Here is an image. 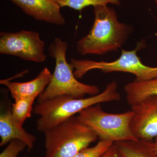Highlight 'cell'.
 I'll list each match as a JSON object with an SVG mask.
<instances>
[{"mask_svg": "<svg viewBox=\"0 0 157 157\" xmlns=\"http://www.w3.org/2000/svg\"><path fill=\"white\" fill-rule=\"evenodd\" d=\"M25 14L34 19L52 24L64 25L66 21L60 7L53 0H10Z\"/></svg>", "mask_w": 157, "mask_h": 157, "instance_id": "cell-9", "label": "cell"}, {"mask_svg": "<svg viewBox=\"0 0 157 157\" xmlns=\"http://www.w3.org/2000/svg\"><path fill=\"white\" fill-rule=\"evenodd\" d=\"M145 42L142 40L138 42L133 50L122 49L120 57L114 61L97 62L89 59H71L70 64L74 69L76 78H81L89 71L101 70L105 73L113 72H124L135 76L134 81L143 82L157 78V67H148L144 64L137 56L138 51L145 48Z\"/></svg>", "mask_w": 157, "mask_h": 157, "instance_id": "cell-6", "label": "cell"}, {"mask_svg": "<svg viewBox=\"0 0 157 157\" xmlns=\"http://www.w3.org/2000/svg\"><path fill=\"white\" fill-rule=\"evenodd\" d=\"M1 108L0 146H4L11 140L18 139L25 144L29 151L33 149L36 142V137L15 122L11 113V107L9 106L4 109Z\"/></svg>", "mask_w": 157, "mask_h": 157, "instance_id": "cell-11", "label": "cell"}, {"mask_svg": "<svg viewBox=\"0 0 157 157\" xmlns=\"http://www.w3.org/2000/svg\"><path fill=\"white\" fill-rule=\"evenodd\" d=\"M113 144L111 141L99 140L95 146L83 149L73 157H101Z\"/></svg>", "mask_w": 157, "mask_h": 157, "instance_id": "cell-16", "label": "cell"}, {"mask_svg": "<svg viewBox=\"0 0 157 157\" xmlns=\"http://www.w3.org/2000/svg\"><path fill=\"white\" fill-rule=\"evenodd\" d=\"M27 147L24 142L18 139H14L9 142L8 146L0 154V157H17L20 153Z\"/></svg>", "mask_w": 157, "mask_h": 157, "instance_id": "cell-17", "label": "cell"}, {"mask_svg": "<svg viewBox=\"0 0 157 157\" xmlns=\"http://www.w3.org/2000/svg\"><path fill=\"white\" fill-rule=\"evenodd\" d=\"M68 47L67 42L59 38H55L48 47L49 56L55 60V68L49 84L38 97L37 102L61 96L81 98L86 95L92 96L99 94L100 89L97 86L84 84L77 80L73 67L67 61Z\"/></svg>", "mask_w": 157, "mask_h": 157, "instance_id": "cell-3", "label": "cell"}, {"mask_svg": "<svg viewBox=\"0 0 157 157\" xmlns=\"http://www.w3.org/2000/svg\"><path fill=\"white\" fill-rule=\"evenodd\" d=\"M60 8L68 7L74 10L81 11L90 6H107L109 4L120 5L121 0H53Z\"/></svg>", "mask_w": 157, "mask_h": 157, "instance_id": "cell-15", "label": "cell"}, {"mask_svg": "<svg viewBox=\"0 0 157 157\" xmlns=\"http://www.w3.org/2000/svg\"><path fill=\"white\" fill-rule=\"evenodd\" d=\"M101 157H124L119 149L113 144L108 151Z\"/></svg>", "mask_w": 157, "mask_h": 157, "instance_id": "cell-18", "label": "cell"}, {"mask_svg": "<svg viewBox=\"0 0 157 157\" xmlns=\"http://www.w3.org/2000/svg\"><path fill=\"white\" fill-rule=\"evenodd\" d=\"M45 43L33 31L0 33V53L17 56L26 61L42 63L46 59Z\"/></svg>", "mask_w": 157, "mask_h": 157, "instance_id": "cell-7", "label": "cell"}, {"mask_svg": "<svg viewBox=\"0 0 157 157\" xmlns=\"http://www.w3.org/2000/svg\"><path fill=\"white\" fill-rule=\"evenodd\" d=\"M95 18L89 33L76 44L82 56L104 55L116 51L124 44L132 31L131 26L119 21L114 9L107 6L94 7Z\"/></svg>", "mask_w": 157, "mask_h": 157, "instance_id": "cell-1", "label": "cell"}, {"mask_svg": "<svg viewBox=\"0 0 157 157\" xmlns=\"http://www.w3.org/2000/svg\"><path fill=\"white\" fill-rule=\"evenodd\" d=\"M153 147L154 150L157 155V137L155 138L153 141Z\"/></svg>", "mask_w": 157, "mask_h": 157, "instance_id": "cell-19", "label": "cell"}, {"mask_svg": "<svg viewBox=\"0 0 157 157\" xmlns=\"http://www.w3.org/2000/svg\"><path fill=\"white\" fill-rule=\"evenodd\" d=\"M45 157H73L98 139L74 115L45 130Z\"/></svg>", "mask_w": 157, "mask_h": 157, "instance_id": "cell-4", "label": "cell"}, {"mask_svg": "<svg viewBox=\"0 0 157 157\" xmlns=\"http://www.w3.org/2000/svg\"><path fill=\"white\" fill-rule=\"evenodd\" d=\"M52 74L45 67L34 79L25 82H14L8 79L0 80V84L9 89L14 100L21 98L38 97L45 90L50 82Z\"/></svg>", "mask_w": 157, "mask_h": 157, "instance_id": "cell-10", "label": "cell"}, {"mask_svg": "<svg viewBox=\"0 0 157 157\" xmlns=\"http://www.w3.org/2000/svg\"><path fill=\"white\" fill-rule=\"evenodd\" d=\"M36 98H21L14 100L11 106V113L17 123L23 127L26 120L31 117L33 104Z\"/></svg>", "mask_w": 157, "mask_h": 157, "instance_id": "cell-14", "label": "cell"}, {"mask_svg": "<svg viewBox=\"0 0 157 157\" xmlns=\"http://www.w3.org/2000/svg\"><path fill=\"white\" fill-rule=\"evenodd\" d=\"M100 104L87 107L77 115L82 123L95 133L99 140L114 144L138 140L130 126L133 115L132 110L120 113H109L104 111Z\"/></svg>", "mask_w": 157, "mask_h": 157, "instance_id": "cell-5", "label": "cell"}, {"mask_svg": "<svg viewBox=\"0 0 157 157\" xmlns=\"http://www.w3.org/2000/svg\"><path fill=\"white\" fill-rule=\"evenodd\" d=\"M155 2L157 6V0H155Z\"/></svg>", "mask_w": 157, "mask_h": 157, "instance_id": "cell-20", "label": "cell"}, {"mask_svg": "<svg viewBox=\"0 0 157 157\" xmlns=\"http://www.w3.org/2000/svg\"><path fill=\"white\" fill-rule=\"evenodd\" d=\"M124 90L127 102L132 106L147 97L157 96V78L143 82H129L125 85Z\"/></svg>", "mask_w": 157, "mask_h": 157, "instance_id": "cell-12", "label": "cell"}, {"mask_svg": "<svg viewBox=\"0 0 157 157\" xmlns=\"http://www.w3.org/2000/svg\"><path fill=\"white\" fill-rule=\"evenodd\" d=\"M153 141L138 140L119 141L114 144L124 157H157L154 150Z\"/></svg>", "mask_w": 157, "mask_h": 157, "instance_id": "cell-13", "label": "cell"}, {"mask_svg": "<svg viewBox=\"0 0 157 157\" xmlns=\"http://www.w3.org/2000/svg\"><path fill=\"white\" fill-rule=\"evenodd\" d=\"M117 87V82L114 80L108 83L102 92L89 98H76L63 95L37 102L33 109V113L39 116L37 130L43 132L96 104L120 101Z\"/></svg>", "mask_w": 157, "mask_h": 157, "instance_id": "cell-2", "label": "cell"}, {"mask_svg": "<svg viewBox=\"0 0 157 157\" xmlns=\"http://www.w3.org/2000/svg\"><path fill=\"white\" fill-rule=\"evenodd\" d=\"M131 108L132 133L138 140L153 141L157 137V96L144 98Z\"/></svg>", "mask_w": 157, "mask_h": 157, "instance_id": "cell-8", "label": "cell"}]
</instances>
